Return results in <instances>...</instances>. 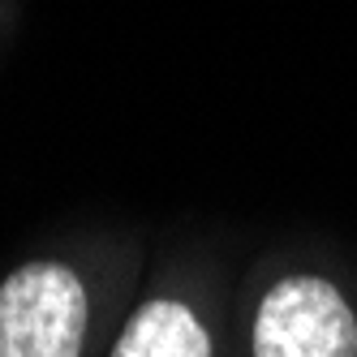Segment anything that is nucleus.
<instances>
[{
    "label": "nucleus",
    "mask_w": 357,
    "mask_h": 357,
    "mask_svg": "<svg viewBox=\"0 0 357 357\" xmlns=\"http://www.w3.org/2000/svg\"><path fill=\"white\" fill-rule=\"evenodd\" d=\"M86 289L61 263H26L0 284V357H82Z\"/></svg>",
    "instance_id": "nucleus-1"
},
{
    "label": "nucleus",
    "mask_w": 357,
    "mask_h": 357,
    "mask_svg": "<svg viewBox=\"0 0 357 357\" xmlns=\"http://www.w3.org/2000/svg\"><path fill=\"white\" fill-rule=\"evenodd\" d=\"M254 357H357V319L323 275H284L254 314Z\"/></svg>",
    "instance_id": "nucleus-2"
},
{
    "label": "nucleus",
    "mask_w": 357,
    "mask_h": 357,
    "mask_svg": "<svg viewBox=\"0 0 357 357\" xmlns=\"http://www.w3.org/2000/svg\"><path fill=\"white\" fill-rule=\"evenodd\" d=\"M112 357H211V336L181 301H146L125 323Z\"/></svg>",
    "instance_id": "nucleus-3"
}]
</instances>
